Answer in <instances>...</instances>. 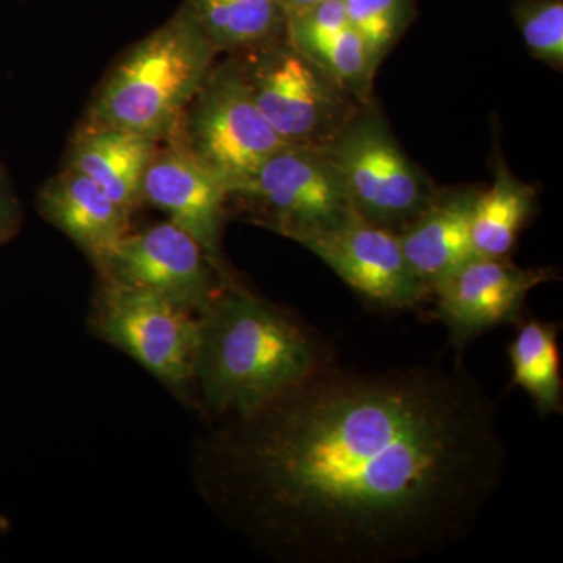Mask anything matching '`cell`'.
I'll list each match as a JSON object with an SVG mask.
<instances>
[{
    "mask_svg": "<svg viewBox=\"0 0 563 563\" xmlns=\"http://www.w3.org/2000/svg\"><path fill=\"white\" fill-rule=\"evenodd\" d=\"M222 451L257 528L302 563H406L470 536L507 470L495 404L461 362H325Z\"/></svg>",
    "mask_w": 563,
    "mask_h": 563,
    "instance_id": "6da1fadb",
    "label": "cell"
},
{
    "mask_svg": "<svg viewBox=\"0 0 563 563\" xmlns=\"http://www.w3.org/2000/svg\"><path fill=\"white\" fill-rule=\"evenodd\" d=\"M321 2H324V0H277V3L284 9L285 14L309 9V7L317 5V3Z\"/></svg>",
    "mask_w": 563,
    "mask_h": 563,
    "instance_id": "7402d4cb",
    "label": "cell"
},
{
    "mask_svg": "<svg viewBox=\"0 0 563 563\" xmlns=\"http://www.w3.org/2000/svg\"><path fill=\"white\" fill-rule=\"evenodd\" d=\"M476 192H437L432 202L398 232L404 257L429 290L474 257L472 211Z\"/></svg>",
    "mask_w": 563,
    "mask_h": 563,
    "instance_id": "9a60e30c",
    "label": "cell"
},
{
    "mask_svg": "<svg viewBox=\"0 0 563 563\" xmlns=\"http://www.w3.org/2000/svg\"><path fill=\"white\" fill-rule=\"evenodd\" d=\"M41 211L73 240L96 266H102L131 232V214L96 181L66 166L41 191Z\"/></svg>",
    "mask_w": 563,
    "mask_h": 563,
    "instance_id": "5bb4252c",
    "label": "cell"
},
{
    "mask_svg": "<svg viewBox=\"0 0 563 563\" xmlns=\"http://www.w3.org/2000/svg\"><path fill=\"white\" fill-rule=\"evenodd\" d=\"M322 151L352 210L380 228L401 231L439 192L399 146L373 101L363 103Z\"/></svg>",
    "mask_w": 563,
    "mask_h": 563,
    "instance_id": "277c9868",
    "label": "cell"
},
{
    "mask_svg": "<svg viewBox=\"0 0 563 563\" xmlns=\"http://www.w3.org/2000/svg\"><path fill=\"white\" fill-rule=\"evenodd\" d=\"M250 203L272 231L299 242L332 228L352 207L324 151L287 144L229 192Z\"/></svg>",
    "mask_w": 563,
    "mask_h": 563,
    "instance_id": "ba28073f",
    "label": "cell"
},
{
    "mask_svg": "<svg viewBox=\"0 0 563 563\" xmlns=\"http://www.w3.org/2000/svg\"><path fill=\"white\" fill-rule=\"evenodd\" d=\"M558 279L553 268H523L507 257H474L431 288L439 320L455 344L521 317L533 288Z\"/></svg>",
    "mask_w": 563,
    "mask_h": 563,
    "instance_id": "8fae6325",
    "label": "cell"
},
{
    "mask_svg": "<svg viewBox=\"0 0 563 563\" xmlns=\"http://www.w3.org/2000/svg\"><path fill=\"white\" fill-rule=\"evenodd\" d=\"M96 332L173 387L195 383L199 314L157 292L103 279Z\"/></svg>",
    "mask_w": 563,
    "mask_h": 563,
    "instance_id": "52a82bcc",
    "label": "cell"
},
{
    "mask_svg": "<svg viewBox=\"0 0 563 563\" xmlns=\"http://www.w3.org/2000/svg\"><path fill=\"white\" fill-rule=\"evenodd\" d=\"M296 243L312 251L352 290L377 306L412 309L431 295L404 257L398 232L363 220L352 209L332 228Z\"/></svg>",
    "mask_w": 563,
    "mask_h": 563,
    "instance_id": "9c48e42d",
    "label": "cell"
},
{
    "mask_svg": "<svg viewBox=\"0 0 563 563\" xmlns=\"http://www.w3.org/2000/svg\"><path fill=\"white\" fill-rule=\"evenodd\" d=\"M209 265L190 233L168 221L129 232L99 272L103 279L157 292L199 314L218 295Z\"/></svg>",
    "mask_w": 563,
    "mask_h": 563,
    "instance_id": "30bf717a",
    "label": "cell"
},
{
    "mask_svg": "<svg viewBox=\"0 0 563 563\" xmlns=\"http://www.w3.org/2000/svg\"><path fill=\"white\" fill-rule=\"evenodd\" d=\"M285 38L355 101H372L377 68L361 35L351 27L343 0H324L288 13Z\"/></svg>",
    "mask_w": 563,
    "mask_h": 563,
    "instance_id": "4fadbf2b",
    "label": "cell"
},
{
    "mask_svg": "<svg viewBox=\"0 0 563 563\" xmlns=\"http://www.w3.org/2000/svg\"><path fill=\"white\" fill-rule=\"evenodd\" d=\"M158 144L133 133L84 128L70 147L68 168L90 177L132 213L141 203V184Z\"/></svg>",
    "mask_w": 563,
    "mask_h": 563,
    "instance_id": "2e32d148",
    "label": "cell"
},
{
    "mask_svg": "<svg viewBox=\"0 0 563 563\" xmlns=\"http://www.w3.org/2000/svg\"><path fill=\"white\" fill-rule=\"evenodd\" d=\"M329 361L312 333L250 292H218L199 313L195 380L214 413L261 412Z\"/></svg>",
    "mask_w": 563,
    "mask_h": 563,
    "instance_id": "7a4b0ae2",
    "label": "cell"
},
{
    "mask_svg": "<svg viewBox=\"0 0 563 563\" xmlns=\"http://www.w3.org/2000/svg\"><path fill=\"white\" fill-rule=\"evenodd\" d=\"M351 27L361 35L373 65L379 68L412 21L413 0H343Z\"/></svg>",
    "mask_w": 563,
    "mask_h": 563,
    "instance_id": "ffe728a7",
    "label": "cell"
},
{
    "mask_svg": "<svg viewBox=\"0 0 563 563\" xmlns=\"http://www.w3.org/2000/svg\"><path fill=\"white\" fill-rule=\"evenodd\" d=\"M514 18L532 57L562 69L563 0H518Z\"/></svg>",
    "mask_w": 563,
    "mask_h": 563,
    "instance_id": "44dd1931",
    "label": "cell"
},
{
    "mask_svg": "<svg viewBox=\"0 0 563 563\" xmlns=\"http://www.w3.org/2000/svg\"><path fill=\"white\" fill-rule=\"evenodd\" d=\"M218 51L185 2L136 43L103 80L85 128L172 139L213 69Z\"/></svg>",
    "mask_w": 563,
    "mask_h": 563,
    "instance_id": "3957f363",
    "label": "cell"
},
{
    "mask_svg": "<svg viewBox=\"0 0 563 563\" xmlns=\"http://www.w3.org/2000/svg\"><path fill=\"white\" fill-rule=\"evenodd\" d=\"M536 207V190L496 165L492 187L477 191L472 211V242L477 257H507Z\"/></svg>",
    "mask_w": 563,
    "mask_h": 563,
    "instance_id": "e0dca14e",
    "label": "cell"
},
{
    "mask_svg": "<svg viewBox=\"0 0 563 563\" xmlns=\"http://www.w3.org/2000/svg\"><path fill=\"white\" fill-rule=\"evenodd\" d=\"M247 54L240 66L252 96L285 143L322 150L363 106L285 36Z\"/></svg>",
    "mask_w": 563,
    "mask_h": 563,
    "instance_id": "5b68a950",
    "label": "cell"
},
{
    "mask_svg": "<svg viewBox=\"0 0 563 563\" xmlns=\"http://www.w3.org/2000/svg\"><path fill=\"white\" fill-rule=\"evenodd\" d=\"M512 379L540 415L562 413L563 384L558 322L529 320L509 344Z\"/></svg>",
    "mask_w": 563,
    "mask_h": 563,
    "instance_id": "d6986e66",
    "label": "cell"
},
{
    "mask_svg": "<svg viewBox=\"0 0 563 563\" xmlns=\"http://www.w3.org/2000/svg\"><path fill=\"white\" fill-rule=\"evenodd\" d=\"M220 52H247L284 38L287 14L277 0H187Z\"/></svg>",
    "mask_w": 563,
    "mask_h": 563,
    "instance_id": "ac0fdd59",
    "label": "cell"
},
{
    "mask_svg": "<svg viewBox=\"0 0 563 563\" xmlns=\"http://www.w3.org/2000/svg\"><path fill=\"white\" fill-rule=\"evenodd\" d=\"M173 136L217 174L229 192L288 144L263 117L239 60L210 70Z\"/></svg>",
    "mask_w": 563,
    "mask_h": 563,
    "instance_id": "8992f818",
    "label": "cell"
},
{
    "mask_svg": "<svg viewBox=\"0 0 563 563\" xmlns=\"http://www.w3.org/2000/svg\"><path fill=\"white\" fill-rule=\"evenodd\" d=\"M168 147H158L141 184V203L147 202L169 214L172 222L190 233L211 265H221V228L229 199L224 181L199 162L176 136Z\"/></svg>",
    "mask_w": 563,
    "mask_h": 563,
    "instance_id": "7c38bea8",
    "label": "cell"
}]
</instances>
